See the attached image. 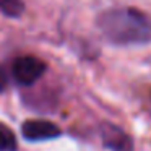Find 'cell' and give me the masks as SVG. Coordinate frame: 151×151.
<instances>
[{"label":"cell","mask_w":151,"mask_h":151,"mask_svg":"<svg viewBox=\"0 0 151 151\" xmlns=\"http://www.w3.org/2000/svg\"><path fill=\"white\" fill-rule=\"evenodd\" d=\"M5 86V73H4V70H0V89Z\"/></svg>","instance_id":"cell-7"},{"label":"cell","mask_w":151,"mask_h":151,"mask_svg":"<svg viewBox=\"0 0 151 151\" xmlns=\"http://www.w3.org/2000/svg\"><path fill=\"white\" fill-rule=\"evenodd\" d=\"M21 133L29 141H44L57 138L60 128L49 120H26L21 127Z\"/></svg>","instance_id":"cell-3"},{"label":"cell","mask_w":151,"mask_h":151,"mask_svg":"<svg viewBox=\"0 0 151 151\" xmlns=\"http://www.w3.org/2000/svg\"><path fill=\"white\" fill-rule=\"evenodd\" d=\"M17 150V137L7 127L0 124V151H15Z\"/></svg>","instance_id":"cell-6"},{"label":"cell","mask_w":151,"mask_h":151,"mask_svg":"<svg viewBox=\"0 0 151 151\" xmlns=\"http://www.w3.org/2000/svg\"><path fill=\"white\" fill-rule=\"evenodd\" d=\"M12 72H13V78L20 85H33L44 75L46 63L33 55L18 57L13 62Z\"/></svg>","instance_id":"cell-2"},{"label":"cell","mask_w":151,"mask_h":151,"mask_svg":"<svg viewBox=\"0 0 151 151\" xmlns=\"http://www.w3.org/2000/svg\"><path fill=\"white\" fill-rule=\"evenodd\" d=\"M0 12L5 17L18 18L24 12L23 0H0Z\"/></svg>","instance_id":"cell-5"},{"label":"cell","mask_w":151,"mask_h":151,"mask_svg":"<svg viewBox=\"0 0 151 151\" xmlns=\"http://www.w3.org/2000/svg\"><path fill=\"white\" fill-rule=\"evenodd\" d=\"M102 36L115 46L145 44L151 39V20L137 8H112L98 18Z\"/></svg>","instance_id":"cell-1"},{"label":"cell","mask_w":151,"mask_h":151,"mask_svg":"<svg viewBox=\"0 0 151 151\" xmlns=\"http://www.w3.org/2000/svg\"><path fill=\"white\" fill-rule=\"evenodd\" d=\"M102 141L107 148L114 151H132L133 150V141L132 138L120 130L119 127L112 124H104L102 125Z\"/></svg>","instance_id":"cell-4"}]
</instances>
